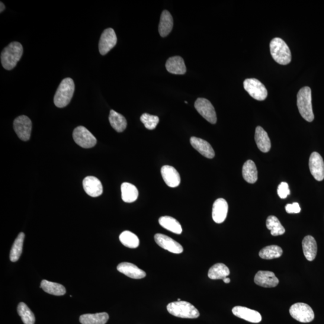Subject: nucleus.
<instances>
[{
    "label": "nucleus",
    "instance_id": "26",
    "mask_svg": "<svg viewBox=\"0 0 324 324\" xmlns=\"http://www.w3.org/2000/svg\"><path fill=\"white\" fill-rule=\"evenodd\" d=\"M242 174L245 181L250 184L255 183L258 179L257 168L254 162L249 160L243 166Z\"/></svg>",
    "mask_w": 324,
    "mask_h": 324
},
{
    "label": "nucleus",
    "instance_id": "12",
    "mask_svg": "<svg viewBox=\"0 0 324 324\" xmlns=\"http://www.w3.org/2000/svg\"><path fill=\"white\" fill-rule=\"evenodd\" d=\"M155 240L160 247L170 252L179 254L183 252V248L180 244L164 234H156L155 236Z\"/></svg>",
    "mask_w": 324,
    "mask_h": 324
},
{
    "label": "nucleus",
    "instance_id": "10",
    "mask_svg": "<svg viewBox=\"0 0 324 324\" xmlns=\"http://www.w3.org/2000/svg\"><path fill=\"white\" fill-rule=\"evenodd\" d=\"M14 128L16 133L21 140L27 141L30 138L32 123L25 115H21L16 118L14 122Z\"/></svg>",
    "mask_w": 324,
    "mask_h": 324
},
{
    "label": "nucleus",
    "instance_id": "2",
    "mask_svg": "<svg viewBox=\"0 0 324 324\" xmlns=\"http://www.w3.org/2000/svg\"><path fill=\"white\" fill-rule=\"evenodd\" d=\"M75 83L72 78L64 79L57 88L54 102L57 107L62 108L68 105L75 92Z\"/></svg>",
    "mask_w": 324,
    "mask_h": 324
},
{
    "label": "nucleus",
    "instance_id": "11",
    "mask_svg": "<svg viewBox=\"0 0 324 324\" xmlns=\"http://www.w3.org/2000/svg\"><path fill=\"white\" fill-rule=\"evenodd\" d=\"M117 42V35L113 29H106L103 32L99 43V52L101 55L105 56L116 45Z\"/></svg>",
    "mask_w": 324,
    "mask_h": 324
},
{
    "label": "nucleus",
    "instance_id": "24",
    "mask_svg": "<svg viewBox=\"0 0 324 324\" xmlns=\"http://www.w3.org/2000/svg\"><path fill=\"white\" fill-rule=\"evenodd\" d=\"M174 21L172 15L168 11H163L160 17L159 25V31L160 36L166 37L172 30Z\"/></svg>",
    "mask_w": 324,
    "mask_h": 324
},
{
    "label": "nucleus",
    "instance_id": "40",
    "mask_svg": "<svg viewBox=\"0 0 324 324\" xmlns=\"http://www.w3.org/2000/svg\"><path fill=\"white\" fill-rule=\"evenodd\" d=\"M0 5H1V8H0V9H0V12L2 13L3 11H5V6L4 4H3V3L2 2H1V3H0Z\"/></svg>",
    "mask_w": 324,
    "mask_h": 324
},
{
    "label": "nucleus",
    "instance_id": "29",
    "mask_svg": "<svg viewBox=\"0 0 324 324\" xmlns=\"http://www.w3.org/2000/svg\"><path fill=\"white\" fill-rule=\"evenodd\" d=\"M159 223L163 228L176 234H181L182 232L181 224L174 218L163 216L159 218Z\"/></svg>",
    "mask_w": 324,
    "mask_h": 324
},
{
    "label": "nucleus",
    "instance_id": "21",
    "mask_svg": "<svg viewBox=\"0 0 324 324\" xmlns=\"http://www.w3.org/2000/svg\"><path fill=\"white\" fill-rule=\"evenodd\" d=\"M166 70L172 74L184 75L186 72V67L182 58L175 56L169 58L166 63Z\"/></svg>",
    "mask_w": 324,
    "mask_h": 324
},
{
    "label": "nucleus",
    "instance_id": "14",
    "mask_svg": "<svg viewBox=\"0 0 324 324\" xmlns=\"http://www.w3.org/2000/svg\"><path fill=\"white\" fill-rule=\"evenodd\" d=\"M255 283L264 288H274L277 286L279 281L274 272L259 271L254 278Z\"/></svg>",
    "mask_w": 324,
    "mask_h": 324
},
{
    "label": "nucleus",
    "instance_id": "18",
    "mask_svg": "<svg viewBox=\"0 0 324 324\" xmlns=\"http://www.w3.org/2000/svg\"><path fill=\"white\" fill-rule=\"evenodd\" d=\"M228 211V204L223 198L217 199L213 205L212 217L215 222L222 223L225 220Z\"/></svg>",
    "mask_w": 324,
    "mask_h": 324
},
{
    "label": "nucleus",
    "instance_id": "5",
    "mask_svg": "<svg viewBox=\"0 0 324 324\" xmlns=\"http://www.w3.org/2000/svg\"><path fill=\"white\" fill-rule=\"evenodd\" d=\"M272 59L281 65H287L291 62L290 48L281 38L275 37L269 44Z\"/></svg>",
    "mask_w": 324,
    "mask_h": 324
},
{
    "label": "nucleus",
    "instance_id": "32",
    "mask_svg": "<svg viewBox=\"0 0 324 324\" xmlns=\"http://www.w3.org/2000/svg\"><path fill=\"white\" fill-rule=\"evenodd\" d=\"M25 239V234L21 233L19 234L17 239L13 245L11 253H10V259L12 262H17L22 254V248Z\"/></svg>",
    "mask_w": 324,
    "mask_h": 324
},
{
    "label": "nucleus",
    "instance_id": "9",
    "mask_svg": "<svg viewBox=\"0 0 324 324\" xmlns=\"http://www.w3.org/2000/svg\"><path fill=\"white\" fill-rule=\"evenodd\" d=\"M196 110L201 116L211 124H216L217 116L216 111L211 103L204 98H198L195 103Z\"/></svg>",
    "mask_w": 324,
    "mask_h": 324
},
{
    "label": "nucleus",
    "instance_id": "19",
    "mask_svg": "<svg viewBox=\"0 0 324 324\" xmlns=\"http://www.w3.org/2000/svg\"><path fill=\"white\" fill-rule=\"evenodd\" d=\"M117 270L131 279H141L146 276V272L130 262H122L117 266Z\"/></svg>",
    "mask_w": 324,
    "mask_h": 324
},
{
    "label": "nucleus",
    "instance_id": "41",
    "mask_svg": "<svg viewBox=\"0 0 324 324\" xmlns=\"http://www.w3.org/2000/svg\"><path fill=\"white\" fill-rule=\"evenodd\" d=\"M223 281L225 284H229L230 282V279L227 277L223 279Z\"/></svg>",
    "mask_w": 324,
    "mask_h": 324
},
{
    "label": "nucleus",
    "instance_id": "20",
    "mask_svg": "<svg viewBox=\"0 0 324 324\" xmlns=\"http://www.w3.org/2000/svg\"><path fill=\"white\" fill-rule=\"evenodd\" d=\"M190 141L192 147L202 155L208 159L214 158V151L207 141L194 136L191 137Z\"/></svg>",
    "mask_w": 324,
    "mask_h": 324
},
{
    "label": "nucleus",
    "instance_id": "38",
    "mask_svg": "<svg viewBox=\"0 0 324 324\" xmlns=\"http://www.w3.org/2000/svg\"><path fill=\"white\" fill-rule=\"evenodd\" d=\"M277 194L281 199L287 198L290 194V190L289 189V186L286 182H282L278 186Z\"/></svg>",
    "mask_w": 324,
    "mask_h": 324
},
{
    "label": "nucleus",
    "instance_id": "17",
    "mask_svg": "<svg viewBox=\"0 0 324 324\" xmlns=\"http://www.w3.org/2000/svg\"><path fill=\"white\" fill-rule=\"evenodd\" d=\"M163 180L170 188H176L180 184L181 178L177 171L171 166L165 165L161 169Z\"/></svg>",
    "mask_w": 324,
    "mask_h": 324
},
{
    "label": "nucleus",
    "instance_id": "36",
    "mask_svg": "<svg viewBox=\"0 0 324 324\" xmlns=\"http://www.w3.org/2000/svg\"><path fill=\"white\" fill-rule=\"evenodd\" d=\"M18 313L24 324H34L36 319L34 313L24 303L19 304Z\"/></svg>",
    "mask_w": 324,
    "mask_h": 324
},
{
    "label": "nucleus",
    "instance_id": "7",
    "mask_svg": "<svg viewBox=\"0 0 324 324\" xmlns=\"http://www.w3.org/2000/svg\"><path fill=\"white\" fill-rule=\"evenodd\" d=\"M243 85L245 90L256 100L262 101L267 98V89L259 80L255 78L246 79L244 81Z\"/></svg>",
    "mask_w": 324,
    "mask_h": 324
},
{
    "label": "nucleus",
    "instance_id": "13",
    "mask_svg": "<svg viewBox=\"0 0 324 324\" xmlns=\"http://www.w3.org/2000/svg\"><path fill=\"white\" fill-rule=\"evenodd\" d=\"M309 169L311 174L317 181H322L324 179L323 160L318 153L313 152L309 158Z\"/></svg>",
    "mask_w": 324,
    "mask_h": 324
},
{
    "label": "nucleus",
    "instance_id": "1",
    "mask_svg": "<svg viewBox=\"0 0 324 324\" xmlns=\"http://www.w3.org/2000/svg\"><path fill=\"white\" fill-rule=\"evenodd\" d=\"M23 54V47L20 43L14 41L5 48L1 54V62L4 68L11 70L15 68Z\"/></svg>",
    "mask_w": 324,
    "mask_h": 324
},
{
    "label": "nucleus",
    "instance_id": "33",
    "mask_svg": "<svg viewBox=\"0 0 324 324\" xmlns=\"http://www.w3.org/2000/svg\"><path fill=\"white\" fill-rule=\"evenodd\" d=\"M283 254V250L276 245L265 247L259 253L260 257L264 259H272L280 258Z\"/></svg>",
    "mask_w": 324,
    "mask_h": 324
},
{
    "label": "nucleus",
    "instance_id": "16",
    "mask_svg": "<svg viewBox=\"0 0 324 324\" xmlns=\"http://www.w3.org/2000/svg\"><path fill=\"white\" fill-rule=\"evenodd\" d=\"M83 188L86 194L91 197H98L103 193L101 182L95 176H86L83 181Z\"/></svg>",
    "mask_w": 324,
    "mask_h": 324
},
{
    "label": "nucleus",
    "instance_id": "8",
    "mask_svg": "<svg viewBox=\"0 0 324 324\" xmlns=\"http://www.w3.org/2000/svg\"><path fill=\"white\" fill-rule=\"evenodd\" d=\"M73 138L75 142L83 149H90L96 146L97 140L86 128L78 126L73 130Z\"/></svg>",
    "mask_w": 324,
    "mask_h": 324
},
{
    "label": "nucleus",
    "instance_id": "34",
    "mask_svg": "<svg viewBox=\"0 0 324 324\" xmlns=\"http://www.w3.org/2000/svg\"><path fill=\"white\" fill-rule=\"evenodd\" d=\"M266 226L270 230L272 236L283 235L285 233L284 227L277 218L274 216H269L266 221Z\"/></svg>",
    "mask_w": 324,
    "mask_h": 324
},
{
    "label": "nucleus",
    "instance_id": "23",
    "mask_svg": "<svg viewBox=\"0 0 324 324\" xmlns=\"http://www.w3.org/2000/svg\"><path fill=\"white\" fill-rule=\"evenodd\" d=\"M302 246L304 255L308 261H313L316 258L317 251L315 239L311 236L304 237L302 242Z\"/></svg>",
    "mask_w": 324,
    "mask_h": 324
},
{
    "label": "nucleus",
    "instance_id": "28",
    "mask_svg": "<svg viewBox=\"0 0 324 324\" xmlns=\"http://www.w3.org/2000/svg\"><path fill=\"white\" fill-rule=\"evenodd\" d=\"M230 274L228 267L222 263H217L211 267L208 272V276L212 280H218L227 277Z\"/></svg>",
    "mask_w": 324,
    "mask_h": 324
},
{
    "label": "nucleus",
    "instance_id": "42",
    "mask_svg": "<svg viewBox=\"0 0 324 324\" xmlns=\"http://www.w3.org/2000/svg\"><path fill=\"white\" fill-rule=\"evenodd\" d=\"M177 301H181V300H180V299H179V298H178V300H177Z\"/></svg>",
    "mask_w": 324,
    "mask_h": 324
},
{
    "label": "nucleus",
    "instance_id": "31",
    "mask_svg": "<svg viewBox=\"0 0 324 324\" xmlns=\"http://www.w3.org/2000/svg\"><path fill=\"white\" fill-rule=\"evenodd\" d=\"M41 288L47 293L56 296H62L66 293V288L62 285L43 280L41 282Z\"/></svg>",
    "mask_w": 324,
    "mask_h": 324
},
{
    "label": "nucleus",
    "instance_id": "6",
    "mask_svg": "<svg viewBox=\"0 0 324 324\" xmlns=\"http://www.w3.org/2000/svg\"><path fill=\"white\" fill-rule=\"evenodd\" d=\"M290 315L298 322L308 323L312 322L315 318L313 311L308 304L297 303L290 307Z\"/></svg>",
    "mask_w": 324,
    "mask_h": 324
},
{
    "label": "nucleus",
    "instance_id": "35",
    "mask_svg": "<svg viewBox=\"0 0 324 324\" xmlns=\"http://www.w3.org/2000/svg\"><path fill=\"white\" fill-rule=\"evenodd\" d=\"M120 241L124 246L130 249H135L140 245V240L135 234L126 230L120 234Z\"/></svg>",
    "mask_w": 324,
    "mask_h": 324
},
{
    "label": "nucleus",
    "instance_id": "22",
    "mask_svg": "<svg viewBox=\"0 0 324 324\" xmlns=\"http://www.w3.org/2000/svg\"><path fill=\"white\" fill-rule=\"evenodd\" d=\"M255 139L258 148L263 153H267L271 149V141L268 134L261 126L256 128Z\"/></svg>",
    "mask_w": 324,
    "mask_h": 324
},
{
    "label": "nucleus",
    "instance_id": "4",
    "mask_svg": "<svg viewBox=\"0 0 324 324\" xmlns=\"http://www.w3.org/2000/svg\"><path fill=\"white\" fill-rule=\"evenodd\" d=\"M167 310L172 315L181 318L195 319L200 316L198 310L185 301H174L168 304Z\"/></svg>",
    "mask_w": 324,
    "mask_h": 324
},
{
    "label": "nucleus",
    "instance_id": "3",
    "mask_svg": "<svg viewBox=\"0 0 324 324\" xmlns=\"http://www.w3.org/2000/svg\"><path fill=\"white\" fill-rule=\"evenodd\" d=\"M297 107L300 114L304 120L312 122L314 114L312 104V91L309 86L301 88L297 94Z\"/></svg>",
    "mask_w": 324,
    "mask_h": 324
},
{
    "label": "nucleus",
    "instance_id": "27",
    "mask_svg": "<svg viewBox=\"0 0 324 324\" xmlns=\"http://www.w3.org/2000/svg\"><path fill=\"white\" fill-rule=\"evenodd\" d=\"M108 319V314L106 312L85 314L79 317V321L82 324H105Z\"/></svg>",
    "mask_w": 324,
    "mask_h": 324
},
{
    "label": "nucleus",
    "instance_id": "30",
    "mask_svg": "<svg viewBox=\"0 0 324 324\" xmlns=\"http://www.w3.org/2000/svg\"><path fill=\"white\" fill-rule=\"evenodd\" d=\"M109 120L112 128L117 132H122L126 129L127 124L126 118L116 111L111 110Z\"/></svg>",
    "mask_w": 324,
    "mask_h": 324
},
{
    "label": "nucleus",
    "instance_id": "37",
    "mask_svg": "<svg viewBox=\"0 0 324 324\" xmlns=\"http://www.w3.org/2000/svg\"><path fill=\"white\" fill-rule=\"evenodd\" d=\"M141 121L147 129L153 130L158 126L159 118L155 115L145 113L141 115Z\"/></svg>",
    "mask_w": 324,
    "mask_h": 324
},
{
    "label": "nucleus",
    "instance_id": "39",
    "mask_svg": "<svg viewBox=\"0 0 324 324\" xmlns=\"http://www.w3.org/2000/svg\"><path fill=\"white\" fill-rule=\"evenodd\" d=\"M285 210L289 214H297L301 211V208L297 203H294L291 204H287L285 206Z\"/></svg>",
    "mask_w": 324,
    "mask_h": 324
},
{
    "label": "nucleus",
    "instance_id": "25",
    "mask_svg": "<svg viewBox=\"0 0 324 324\" xmlns=\"http://www.w3.org/2000/svg\"><path fill=\"white\" fill-rule=\"evenodd\" d=\"M122 200L127 203H131L138 198L139 192L137 188L129 182H124L121 186Z\"/></svg>",
    "mask_w": 324,
    "mask_h": 324
},
{
    "label": "nucleus",
    "instance_id": "15",
    "mask_svg": "<svg viewBox=\"0 0 324 324\" xmlns=\"http://www.w3.org/2000/svg\"><path fill=\"white\" fill-rule=\"evenodd\" d=\"M234 315L240 318L252 323H259L262 320V316L257 311L243 306H236L233 309Z\"/></svg>",
    "mask_w": 324,
    "mask_h": 324
}]
</instances>
